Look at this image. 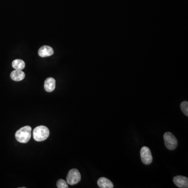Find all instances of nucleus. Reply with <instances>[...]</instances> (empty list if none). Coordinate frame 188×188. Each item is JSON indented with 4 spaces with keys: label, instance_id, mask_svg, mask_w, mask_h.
Here are the masks:
<instances>
[{
    "label": "nucleus",
    "instance_id": "nucleus-11",
    "mask_svg": "<svg viewBox=\"0 0 188 188\" xmlns=\"http://www.w3.org/2000/svg\"><path fill=\"white\" fill-rule=\"evenodd\" d=\"M12 66L15 69L22 70L25 67V63L22 60L16 59L13 61Z\"/></svg>",
    "mask_w": 188,
    "mask_h": 188
},
{
    "label": "nucleus",
    "instance_id": "nucleus-5",
    "mask_svg": "<svg viewBox=\"0 0 188 188\" xmlns=\"http://www.w3.org/2000/svg\"><path fill=\"white\" fill-rule=\"evenodd\" d=\"M141 158L143 164L145 165L151 164L152 162V157L149 148L146 146H143L140 152Z\"/></svg>",
    "mask_w": 188,
    "mask_h": 188
},
{
    "label": "nucleus",
    "instance_id": "nucleus-3",
    "mask_svg": "<svg viewBox=\"0 0 188 188\" xmlns=\"http://www.w3.org/2000/svg\"><path fill=\"white\" fill-rule=\"evenodd\" d=\"M165 144L169 150L176 149L178 146V140L171 132H166L164 135Z\"/></svg>",
    "mask_w": 188,
    "mask_h": 188
},
{
    "label": "nucleus",
    "instance_id": "nucleus-10",
    "mask_svg": "<svg viewBox=\"0 0 188 188\" xmlns=\"http://www.w3.org/2000/svg\"><path fill=\"white\" fill-rule=\"evenodd\" d=\"M97 184L100 188H114V185L112 182L107 178L102 177L98 180Z\"/></svg>",
    "mask_w": 188,
    "mask_h": 188
},
{
    "label": "nucleus",
    "instance_id": "nucleus-13",
    "mask_svg": "<svg viewBox=\"0 0 188 188\" xmlns=\"http://www.w3.org/2000/svg\"><path fill=\"white\" fill-rule=\"evenodd\" d=\"M56 186L58 188H69L67 182L63 179H60L58 180L57 183H56Z\"/></svg>",
    "mask_w": 188,
    "mask_h": 188
},
{
    "label": "nucleus",
    "instance_id": "nucleus-4",
    "mask_svg": "<svg viewBox=\"0 0 188 188\" xmlns=\"http://www.w3.org/2000/svg\"><path fill=\"white\" fill-rule=\"evenodd\" d=\"M81 180V175L78 170L72 169L70 170L66 177V182L69 185H76Z\"/></svg>",
    "mask_w": 188,
    "mask_h": 188
},
{
    "label": "nucleus",
    "instance_id": "nucleus-6",
    "mask_svg": "<svg viewBox=\"0 0 188 188\" xmlns=\"http://www.w3.org/2000/svg\"><path fill=\"white\" fill-rule=\"evenodd\" d=\"M173 181L178 187L182 188L188 187V179L186 177L177 176L173 178Z\"/></svg>",
    "mask_w": 188,
    "mask_h": 188
},
{
    "label": "nucleus",
    "instance_id": "nucleus-2",
    "mask_svg": "<svg viewBox=\"0 0 188 188\" xmlns=\"http://www.w3.org/2000/svg\"><path fill=\"white\" fill-rule=\"evenodd\" d=\"M50 134L49 130L44 125H40L35 128L33 131V137L38 142L44 141L47 139Z\"/></svg>",
    "mask_w": 188,
    "mask_h": 188
},
{
    "label": "nucleus",
    "instance_id": "nucleus-7",
    "mask_svg": "<svg viewBox=\"0 0 188 188\" xmlns=\"http://www.w3.org/2000/svg\"><path fill=\"white\" fill-rule=\"evenodd\" d=\"M53 53H54L53 50L50 46H43L38 50V54L39 56L43 58L51 56Z\"/></svg>",
    "mask_w": 188,
    "mask_h": 188
},
{
    "label": "nucleus",
    "instance_id": "nucleus-8",
    "mask_svg": "<svg viewBox=\"0 0 188 188\" xmlns=\"http://www.w3.org/2000/svg\"><path fill=\"white\" fill-rule=\"evenodd\" d=\"M10 76L12 80L14 81H21L25 77V74L22 70L15 69L10 73Z\"/></svg>",
    "mask_w": 188,
    "mask_h": 188
},
{
    "label": "nucleus",
    "instance_id": "nucleus-1",
    "mask_svg": "<svg viewBox=\"0 0 188 188\" xmlns=\"http://www.w3.org/2000/svg\"><path fill=\"white\" fill-rule=\"evenodd\" d=\"M31 127L29 126H25L21 127L16 132L15 137L16 140L22 143H26L31 139Z\"/></svg>",
    "mask_w": 188,
    "mask_h": 188
},
{
    "label": "nucleus",
    "instance_id": "nucleus-9",
    "mask_svg": "<svg viewBox=\"0 0 188 188\" xmlns=\"http://www.w3.org/2000/svg\"><path fill=\"white\" fill-rule=\"evenodd\" d=\"M44 90L47 92H52L56 88V80L52 77L47 78L44 81Z\"/></svg>",
    "mask_w": 188,
    "mask_h": 188
},
{
    "label": "nucleus",
    "instance_id": "nucleus-12",
    "mask_svg": "<svg viewBox=\"0 0 188 188\" xmlns=\"http://www.w3.org/2000/svg\"><path fill=\"white\" fill-rule=\"evenodd\" d=\"M180 108L183 114L186 116H188V102L185 101L182 102L180 105Z\"/></svg>",
    "mask_w": 188,
    "mask_h": 188
}]
</instances>
